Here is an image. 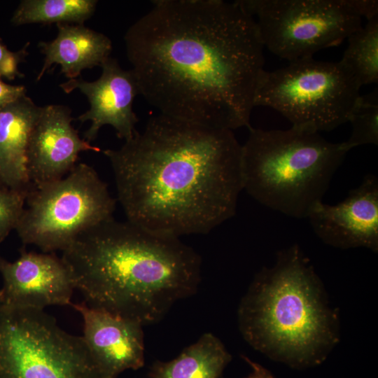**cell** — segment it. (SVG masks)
Masks as SVG:
<instances>
[{
    "label": "cell",
    "instance_id": "obj_1",
    "mask_svg": "<svg viewBox=\"0 0 378 378\" xmlns=\"http://www.w3.org/2000/svg\"><path fill=\"white\" fill-rule=\"evenodd\" d=\"M125 43L140 94L160 114L248 130L264 46L238 1L156 0Z\"/></svg>",
    "mask_w": 378,
    "mask_h": 378
},
{
    "label": "cell",
    "instance_id": "obj_2",
    "mask_svg": "<svg viewBox=\"0 0 378 378\" xmlns=\"http://www.w3.org/2000/svg\"><path fill=\"white\" fill-rule=\"evenodd\" d=\"M104 153L131 223L179 237L208 233L235 214L241 145L230 130L160 114Z\"/></svg>",
    "mask_w": 378,
    "mask_h": 378
},
{
    "label": "cell",
    "instance_id": "obj_3",
    "mask_svg": "<svg viewBox=\"0 0 378 378\" xmlns=\"http://www.w3.org/2000/svg\"><path fill=\"white\" fill-rule=\"evenodd\" d=\"M85 304L149 325L193 295L201 258L179 237L113 217L80 233L62 251Z\"/></svg>",
    "mask_w": 378,
    "mask_h": 378
},
{
    "label": "cell",
    "instance_id": "obj_4",
    "mask_svg": "<svg viewBox=\"0 0 378 378\" xmlns=\"http://www.w3.org/2000/svg\"><path fill=\"white\" fill-rule=\"evenodd\" d=\"M237 315L251 347L293 368L321 363L340 340L338 312L298 244L255 274Z\"/></svg>",
    "mask_w": 378,
    "mask_h": 378
},
{
    "label": "cell",
    "instance_id": "obj_5",
    "mask_svg": "<svg viewBox=\"0 0 378 378\" xmlns=\"http://www.w3.org/2000/svg\"><path fill=\"white\" fill-rule=\"evenodd\" d=\"M349 151L318 132L249 129L241 145L243 190L261 204L295 218L322 202Z\"/></svg>",
    "mask_w": 378,
    "mask_h": 378
},
{
    "label": "cell",
    "instance_id": "obj_6",
    "mask_svg": "<svg viewBox=\"0 0 378 378\" xmlns=\"http://www.w3.org/2000/svg\"><path fill=\"white\" fill-rule=\"evenodd\" d=\"M360 88L340 62L304 58L276 70H265L254 106L273 108L291 127L329 132L349 121Z\"/></svg>",
    "mask_w": 378,
    "mask_h": 378
},
{
    "label": "cell",
    "instance_id": "obj_7",
    "mask_svg": "<svg viewBox=\"0 0 378 378\" xmlns=\"http://www.w3.org/2000/svg\"><path fill=\"white\" fill-rule=\"evenodd\" d=\"M255 21L263 46L292 62L337 46L378 15L377 0H240Z\"/></svg>",
    "mask_w": 378,
    "mask_h": 378
},
{
    "label": "cell",
    "instance_id": "obj_8",
    "mask_svg": "<svg viewBox=\"0 0 378 378\" xmlns=\"http://www.w3.org/2000/svg\"><path fill=\"white\" fill-rule=\"evenodd\" d=\"M115 207L96 170L79 163L59 179L32 185L15 230L24 245L62 251L80 233L113 218Z\"/></svg>",
    "mask_w": 378,
    "mask_h": 378
},
{
    "label": "cell",
    "instance_id": "obj_9",
    "mask_svg": "<svg viewBox=\"0 0 378 378\" xmlns=\"http://www.w3.org/2000/svg\"><path fill=\"white\" fill-rule=\"evenodd\" d=\"M0 378H114L44 310L0 304Z\"/></svg>",
    "mask_w": 378,
    "mask_h": 378
},
{
    "label": "cell",
    "instance_id": "obj_10",
    "mask_svg": "<svg viewBox=\"0 0 378 378\" xmlns=\"http://www.w3.org/2000/svg\"><path fill=\"white\" fill-rule=\"evenodd\" d=\"M0 304L42 309L70 305L75 289L71 272L53 253L21 251L13 262L0 256Z\"/></svg>",
    "mask_w": 378,
    "mask_h": 378
},
{
    "label": "cell",
    "instance_id": "obj_11",
    "mask_svg": "<svg viewBox=\"0 0 378 378\" xmlns=\"http://www.w3.org/2000/svg\"><path fill=\"white\" fill-rule=\"evenodd\" d=\"M101 66L102 75L94 81L69 79L59 87L66 93L79 90L90 102V109L78 117L81 122H91L85 140H94L100 128L109 125L118 138L128 141L137 132L138 118L132 108L135 97L140 94L136 80L132 71L122 69L115 59L108 57Z\"/></svg>",
    "mask_w": 378,
    "mask_h": 378
},
{
    "label": "cell",
    "instance_id": "obj_12",
    "mask_svg": "<svg viewBox=\"0 0 378 378\" xmlns=\"http://www.w3.org/2000/svg\"><path fill=\"white\" fill-rule=\"evenodd\" d=\"M325 244L342 249L364 247L378 251V178L365 175L360 184L335 205L317 203L307 216Z\"/></svg>",
    "mask_w": 378,
    "mask_h": 378
},
{
    "label": "cell",
    "instance_id": "obj_13",
    "mask_svg": "<svg viewBox=\"0 0 378 378\" xmlns=\"http://www.w3.org/2000/svg\"><path fill=\"white\" fill-rule=\"evenodd\" d=\"M71 121V109L66 106L41 107L27 152V172L32 185L65 176L76 166L80 152L100 151L79 136Z\"/></svg>",
    "mask_w": 378,
    "mask_h": 378
},
{
    "label": "cell",
    "instance_id": "obj_14",
    "mask_svg": "<svg viewBox=\"0 0 378 378\" xmlns=\"http://www.w3.org/2000/svg\"><path fill=\"white\" fill-rule=\"evenodd\" d=\"M83 320L82 336L91 356L110 377L127 370H138L144 364L143 325L85 302L71 304Z\"/></svg>",
    "mask_w": 378,
    "mask_h": 378
},
{
    "label": "cell",
    "instance_id": "obj_15",
    "mask_svg": "<svg viewBox=\"0 0 378 378\" xmlns=\"http://www.w3.org/2000/svg\"><path fill=\"white\" fill-rule=\"evenodd\" d=\"M41 107L25 95L0 109V188L28 192L29 136Z\"/></svg>",
    "mask_w": 378,
    "mask_h": 378
},
{
    "label": "cell",
    "instance_id": "obj_16",
    "mask_svg": "<svg viewBox=\"0 0 378 378\" xmlns=\"http://www.w3.org/2000/svg\"><path fill=\"white\" fill-rule=\"evenodd\" d=\"M57 27L54 40L38 44L45 59L37 80L55 64L61 66L66 78L74 79L83 70L101 66L110 57L112 44L104 34L83 24H57Z\"/></svg>",
    "mask_w": 378,
    "mask_h": 378
},
{
    "label": "cell",
    "instance_id": "obj_17",
    "mask_svg": "<svg viewBox=\"0 0 378 378\" xmlns=\"http://www.w3.org/2000/svg\"><path fill=\"white\" fill-rule=\"evenodd\" d=\"M231 359L221 341L206 332L172 360L154 362L148 377L219 378Z\"/></svg>",
    "mask_w": 378,
    "mask_h": 378
},
{
    "label": "cell",
    "instance_id": "obj_18",
    "mask_svg": "<svg viewBox=\"0 0 378 378\" xmlns=\"http://www.w3.org/2000/svg\"><path fill=\"white\" fill-rule=\"evenodd\" d=\"M95 0H23L11 22L15 25L30 23L83 24L94 13Z\"/></svg>",
    "mask_w": 378,
    "mask_h": 378
},
{
    "label": "cell",
    "instance_id": "obj_19",
    "mask_svg": "<svg viewBox=\"0 0 378 378\" xmlns=\"http://www.w3.org/2000/svg\"><path fill=\"white\" fill-rule=\"evenodd\" d=\"M348 46L339 61L360 87L378 82V16L361 25L347 38Z\"/></svg>",
    "mask_w": 378,
    "mask_h": 378
},
{
    "label": "cell",
    "instance_id": "obj_20",
    "mask_svg": "<svg viewBox=\"0 0 378 378\" xmlns=\"http://www.w3.org/2000/svg\"><path fill=\"white\" fill-rule=\"evenodd\" d=\"M352 127L346 149L368 144H378V90L360 96L349 118Z\"/></svg>",
    "mask_w": 378,
    "mask_h": 378
},
{
    "label": "cell",
    "instance_id": "obj_21",
    "mask_svg": "<svg viewBox=\"0 0 378 378\" xmlns=\"http://www.w3.org/2000/svg\"><path fill=\"white\" fill-rule=\"evenodd\" d=\"M27 194L0 188V242L15 229L24 207Z\"/></svg>",
    "mask_w": 378,
    "mask_h": 378
},
{
    "label": "cell",
    "instance_id": "obj_22",
    "mask_svg": "<svg viewBox=\"0 0 378 378\" xmlns=\"http://www.w3.org/2000/svg\"><path fill=\"white\" fill-rule=\"evenodd\" d=\"M26 54V47L20 51L12 52L0 41V79L13 80L23 76L19 71L18 65Z\"/></svg>",
    "mask_w": 378,
    "mask_h": 378
},
{
    "label": "cell",
    "instance_id": "obj_23",
    "mask_svg": "<svg viewBox=\"0 0 378 378\" xmlns=\"http://www.w3.org/2000/svg\"><path fill=\"white\" fill-rule=\"evenodd\" d=\"M26 94L23 85H12L0 79V109Z\"/></svg>",
    "mask_w": 378,
    "mask_h": 378
},
{
    "label": "cell",
    "instance_id": "obj_24",
    "mask_svg": "<svg viewBox=\"0 0 378 378\" xmlns=\"http://www.w3.org/2000/svg\"><path fill=\"white\" fill-rule=\"evenodd\" d=\"M242 358L252 368V372L246 378H274L271 372L265 367L251 360L246 356H242Z\"/></svg>",
    "mask_w": 378,
    "mask_h": 378
}]
</instances>
